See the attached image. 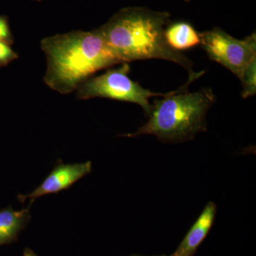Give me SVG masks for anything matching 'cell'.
<instances>
[{
	"label": "cell",
	"mask_w": 256,
	"mask_h": 256,
	"mask_svg": "<svg viewBox=\"0 0 256 256\" xmlns=\"http://www.w3.org/2000/svg\"><path fill=\"white\" fill-rule=\"evenodd\" d=\"M200 45L210 60L220 64L240 80L256 62V34L238 40L220 28L200 34Z\"/></svg>",
	"instance_id": "5b68a950"
},
{
	"label": "cell",
	"mask_w": 256,
	"mask_h": 256,
	"mask_svg": "<svg viewBox=\"0 0 256 256\" xmlns=\"http://www.w3.org/2000/svg\"><path fill=\"white\" fill-rule=\"evenodd\" d=\"M130 66L124 63L118 68H110L98 76L92 77L77 88L78 99L106 98L132 102L140 106L148 116L151 110L150 99L163 97L166 94L154 92L144 88L129 77Z\"/></svg>",
	"instance_id": "277c9868"
},
{
	"label": "cell",
	"mask_w": 256,
	"mask_h": 256,
	"mask_svg": "<svg viewBox=\"0 0 256 256\" xmlns=\"http://www.w3.org/2000/svg\"><path fill=\"white\" fill-rule=\"evenodd\" d=\"M169 14L146 8H127L96 30L121 64L161 60L178 64L188 74L191 84L203 75L193 70V63L181 52L170 48L164 38Z\"/></svg>",
	"instance_id": "6da1fadb"
},
{
	"label": "cell",
	"mask_w": 256,
	"mask_h": 256,
	"mask_svg": "<svg viewBox=\"0 0 256 256\" xmlns=\"http://www.w3.org/2000/svg\"><path fill=\"white\" fill-rule=\"evenodd\" d=\"M217 206L214 202H210L194 224L180 242L175 252L168 256H193L202 242L206 238L214 224Z\"/></svg>",
	"instance_id": "52a82bcc"
},
{
	"label": "cell",
	"mask_w": 256,
	"mask_h": 256,
	"mask_svg": "<svg viewBox=\"0 0 256 256\" xmlns=\"http://www.w3.org/2000/svg\"><path fill=\"white\" fill-rule=\"evenodd\" d=\"M0 42H4L8 44H11L13 42L8 22L4 18L1 16H0Z\"/></svg>",
	"instance_id": "7c38bea8"
},
{
	"label": "cell",
	"mask_w": 256,
	"mask_h": 256,
	"mask_svg": "<svg viewBox=\"0 0 256 256\" xmlns=\"http://www.w3.org/2000/svg\"><path fill=\"white\" fill-rule=\"evenodd\" d=\"M188 84L154 100L148 122L136 132L124 136L152 134L162 142L178 143L191 140L198 133L206 132V114L215 102L216 96L208 88L188 92Z\"/></svg>",
	"instance_id": "3957f363"
},
{
	"label": "cell",
	"mask_w": 256,
	"mask_h": 256,
	"mask_svg": "<svg viewBox=\"0 0 256 256\" xmlns=\"http://www.w3.org/2000/svg\"><path fill=\"white\" fill-rule=\"evenodd\" d=\"M41 47L46 58L44 82L64 95L77 90L96 72L121 64L96 30L47 37Z\"/></svg>",
	"instance_id": "7a4b0ae2"
},
{
	"label": "cell",
	"mask_w": 256,
	"mask_h": 256,
	"mask_svg": "<svg viewBox=\"0 0 256 256\" xmlns=\"http://www.w3.org/2000/svg\"><path fill=\"white\" fill-rule=\"evenodd\" d=\"M16 210L11 206L0 210V246L18 240V235L26 228L30 220V206Z\"/></svg>",
	"instance_id": "ba28073f"
},
{
	"label": "cell",
	"mask_w": 256,
	"mask_h": 256,
	"mask_svg": "<svg viewBox=\"0 0 256 256\" xmlns=\"http://www.w3.org/2000/svg\"><path fill=\"white\" fill-rule=\"evenodd\" d=\"M18 58V54L4 42H0V66L6 65Z\"/></svg>",
	"instance_id": "8fae6325"
},
{
	"label": "cell",
	"mask_w": 256,
	"mask_h": 256,
	"mask_svg": "<svg viewBox=\"0 0 256 256\" xmlns=\"http://www.w3.org/2000/svg\"><path fill=\"white\" fill-rule=\"evenodd\" d=\"M23 256H38L36 255V254H35L34 252H33V250H32V249L28 248H25L24 250Z\"/></svg>",
	"instance_id": "4fadbf2b"
},
{
	"label": "cell",
	"mask_w": 256,
	"mask_h": 256,
	"mask_svg": "<svg viewBox=\"0 0 256 256\" xmlns=\"http://www.w3.org/2000/svg\"><path fill=\"white\" fill-rule=\"evenodd\" d=\"M256 62L250 64L242 79L240 82L242 84V97L244 98L252 97L255 95L256 92Z\"/></svg>",
	"instance_id": "30bf717a"
},
{
	"label": "cell",
	"mask_w": 256,
	"mask_h": 256,
	"mask_svg": "<svg viewBox=\"0 0 256 256\" xmlns=\"http://www.w3.org/2000/svg\"><path fill=\"white\" fill-rule=\"evenodd\" d=\"M92 172V162L90 161L64 164L60 160L38 188L28 194H18V200L24 203L28 200L31 202L30 204H32L40 197L68 190L74 184Z\"/></svg>",
	"instance_id": "8992f818"
},
{
	"label": "cell",
	"mask_w": 256,
	"mask_h": 256,
	"mask_svg": "<svg viewBox=\"0 0 256 256\" xmlns=\"http://www.w3.org/2000/svg\"><path fill=\"white\" fill-rule=\"evenodd\" d=\"M130 256H140V255H132ZM168 256L166 255H158V256Z\"/></svg>",
	"instance_id": "5bb4252c"
},
{
	"label": "cell",
	"mask_w": 256,
	"mask_h": 256,
	"mask_svg": "<svg viewBox=\"0 0 256 256\" xmlns=\"http://www.w3.org/2000/svg\"><path fill=\"white\" fill-rule=\"evenodd\" d=\"M164 38L170 48L178 52L190 50L200 44V34L190 24H171L164 30Z\"/></svg>",
	"instance_id": "9c48e42d"
}]
</instances>
